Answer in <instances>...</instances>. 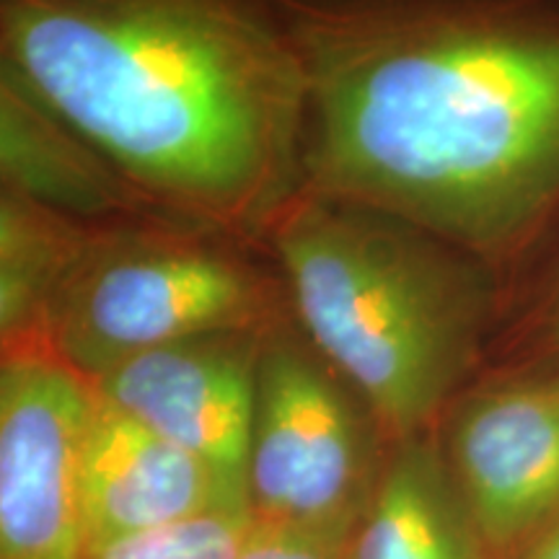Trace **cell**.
Instances as JSON below:
<instances>
[{
  "instance_id": "obj_8",
  "label": "cell",
  "mask_w": 559,
  "mask_h": 559,
  "mask_svg": "<svg viewBox=\"0 0 559 559\" xmlns=\"http://www.w3.org/2000/svg\"><path fill=\"white\" fill-rule=\"evenodd\" d=\"M267 326L174 342L135 355L91 383L109 407L247 492L257 362Z\"/></svg>"
},
{
  "instance_id": "obj_3",
  "label": "cell",
  "mask_w": 559,
  "mask_h": 559,
  "mask_svg": "<svg viewBox=\"0 0 559 559\" xmlns=\"http://www.w3.org/2000/svg\"><path fill=\"white\" fill-rule=\"evenodd\" d=\"M264 236L296 330L383 436L430 432L485 324L477 257L396 215L311 192H298Z\"/></svg>"
},
{
  "instance_id": "obj_7",
  "label": "cell",
  "mask_w": 559,
  "mask_h": 559,
  "mask_svg": "<svg viewBox=\"0 0 559 559\" xmlns=\"http://www.w3.org/2000/svg\"><path fill=\"white\" fill-rule=\"evenodd\" d=\"M440 449L489 555L528 547L559 521V368L464 396Z\"/></svg>"
},
{
  "instance_id": "obj_4",
  "label": "cell",
  "mask_w": 559,
  "mask_h": 559,
  "mask_svg": "<svg viewBox=\"0 0 559 559\" xmlns=\"http://www.w3.org/2000/svg\"><path fill=\"white\" fill-rule=\"evenodd\" d=\"M143 221L88 226L41 311L37 340L88 381L174 342L275 321V285L226 234Z\"/></svg>"
},
{
  "instance_id": "obj_14",
  "label": "cell",
  "mask_w": 559,
  "mask_h": 559,
  "mask_svg": "<svg viewBox=\"0 0 559 559\" xmlns=\"http://www.w3.org/2000/svg\"><path fill=\"white\" fill-rule=\"evenodd\" d=\"M66 260L0 257V347L37 337L52 280Z\"/></svg>"
},
{
  "instance_id": "obj_1",
  "label": "cell",
  "mask_w": 559,
  "mask_h": 559,
  "mask_svg": "<svg viewBox=\"0 0 559 559\" xmlns=\"http://www.w3.org/2000/svg\"><path fill=\"white\" fill-rule=\"evenodd\" d=\"M306 79L300 192L498 257L559 200V0H275Z\"/></svg>"
},
{
  "instance_id": "obj_11",
  "label": "cell",
  "mask_w": 559,
  "mask_h": 559,
  "mask_svg": "<svg viewBox=\"0 0 559 559\" xmlns=\"http://www.w3.org/2000/svg\"><path fill=\"white\" fill-rule=\"evenodd\" d=\"M0 185L68 218L99 223L151 213L111 171L70 140L0 62Z\"/></svg>"
},
{
  "instance_id": "obj_13",
  "label": "cell",
  "mask_w": 559,
  "mask_h": 559,
  "mask_svg": "<svg viewBox=\"0 0 559 559\" xmlns=\"http://www.w3.org/2000/svg\"><path fill=\"white\" fill-rule=\"evenodd\" d=\"M86 228V223L68 218L9 185H0V257L66 260L79 247Z\"/></svg>"
},
{
  "instance_id": "obj_15",
  "label": "cell",
  "mask_w": 559,
  "mask_h": 559,
  "mask_svg": "<svg viewBox=\"0 0 559 559\" xmlns=\"http://www.w3.org/2000/svg\"><path fill=\"white\" fill-rule=\"evenodd\" d=\"M236 559H345V549L306 531L254 521Z\"/></svg>"
},
{
  "instance_id": "obj_10",
  "label": "cell",
  "mask_w": 559,
  "mask_h": 559,
  "mask_svg": "<svg viewBox=\"0 0 559 559\" xmlns=\"http://www.w3.org/2000/svg\"><path fill=\"white\" fill-rule=\"evenodd\" d=\"M345 559H492L428 432L391 443Z\"/></svg>"
},
{
  "instance_id": "obj_6",
  "label": "cell",
  "mask_w": 559,
  "mask_h": 559,
  "mask_svg": "<svg viewBox=\"0 0 559 559\" xmlns=\"http://www.w3.org/2000/svg\"><path fill=\"white\" fill-rule=\"evenodd\" d=\"M94 383L37 337L0 347V559H86Z\"/></svg>"
},
{
  "instance_id": "obj_5",
  "label": "cell",
  "mask_w": 559,
  "mask_h": 559,
  "mask_svg": "<svg viewBox=\"0 0 559 559\" xmlns=\"http://www.w3.org/2000/svg\"><path fill=\"white\" fill-rule=\"evenodd\" d=\"M379 423L283 321L264 330L257 362L247 495L254 521L345 549L379 485Z\"/></svg>"
},
{
  "instance_id": "obj_17",
  "label": "cell",
  "mask_w": 559,
  "mask_h": 559,
  "mask_svg": "<svg viewBox=\"0 0 559 559\" xmlns=\"http://www.w3.org/2000/svg\"><path fill=\"white\" fill-rule=\"evenodd\" d=\"M549 330H551V340L559 349V296L555 300V311H551V321H549Z\"/></svg>"
},
{
  "instance_id": "obj_12",
  "label": "cell",
  "mask_w": 559,
  "mask_h": 559,
  "mask_svg": "<svg viewBox=\"0 0 559 559\" xmlns=\"http://www.w3.org/2000/svg\"><path fill=\"white\" fill-rule=\"evenodd\" d=\"M251 526V510H215L88 549L86 559H236Z\"/></svg>"
},
{
  "instance_id": "obj_9",
  "label": "cell",
  "mask_w": 559,
  "mask_h": 559,
  "mask_svg": "<svg viewBox=\"0 0 559 559\" xmlns=\"http://www.w3.org/2000/svg\"><path fill=\"white\" fill-rule=\"evenodd\" d=\"M81 495L86 551L215 510H249L243 489L99 396L83 451Z\"/></svg>"
},
{
  "instance_id": "obj_16",
  "label": "cell",
  "mask_w": 559,
  "mask_h": 559,
  "mask_svg": "<svg viewBox=\"0 0 559 559\" xmlns=\"http://www.w3.org/2000/svg\"><path fill=\"white\" fill-rule=\"evenodd\" d=\"M523 559H559V521L528 544Z\"/></svg>"
},
{
  "instance_id": "obj_2",
  "label": "cell",
  "mask_w": 559,
  "mask_h": 559,
  "mask_svg": "<svg viewBox=\"0 0 559 559\" xmlns=\"http://www.w3.org/2000/svg\"><path fill=\"white\" fill-rule=\"evenodd\" d=\"M0 62L153 215L257 239L300 192L306 79L275 0H0Z\"/></svg>"
}]
</instances>
